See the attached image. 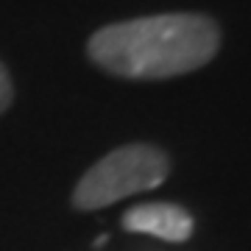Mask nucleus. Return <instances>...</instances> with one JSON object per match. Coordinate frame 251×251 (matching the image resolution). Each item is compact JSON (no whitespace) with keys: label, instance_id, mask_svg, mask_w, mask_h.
Returning a JSON list of instances; mask_svg holds the SVG:
<instances>
[{"label":"nucleus","instance_id":"1","mask_svg":"<svg viewBox=\"0 0 251 251\" xmlns=\"http://www.w3.org/2000/svg\"><path fill=\"white\" fill-rule=\"evenodd\" d=\"M221 50V25L209 14L171 11L120 20L87 39V56L103 73L131 81H162L201 70Z\"/></svg>","mask_w":251,"mask_h":251},{"label":"nucleus","instance_id":"2","mask_svg":"<svg viewBox=\"0 0 251 251\" xmlns=\"http://www.w3.org/2000/svg\"><path fill=\"white\" fill-rule=\"evenodd\" d=\"M171 173V156L151 143L120 145L100 156L73 190L75 209H103L145 190H156Z\"/></svg>","mask_w":251,"mask_h":251},{"label":"nucleus","instance_id":"3","mask_svg":"<svg viewBox=\"0 0 251 251\" xmlns=\"http://www.w3.org/2000/svg\"><path fill=\"white\" fill-rule=\"evenodd\" d=\"M123 229L137 234H151L165 243H187L196 232V221L181 204L145 201L123 212Z\"/></svg>","mask_w":251,"mask_h":251},{"label":"nucleus","instance_id":"4","mask_svg":"<svg viewBox=\"0 0 251 251\" xmlns=\"http://www.w3.org/2000/svg\"><path fill=\"white\" fill-rule=\"evenodd\" d=\"M14 103V81H11L6 64L0 62V115H6Z\"/></svg>","mask_w":251,"mask_h":251}]
</instances>
